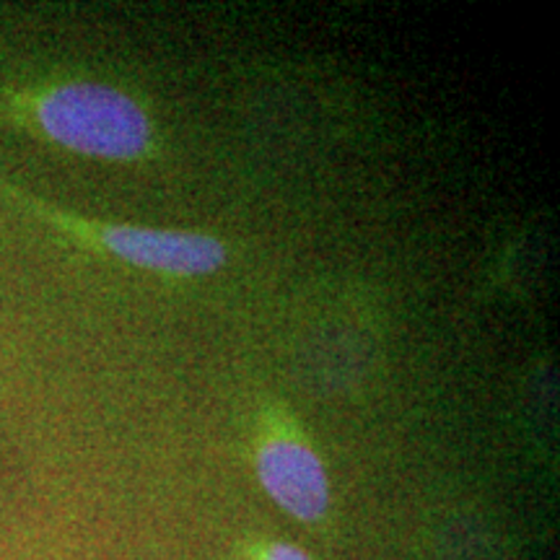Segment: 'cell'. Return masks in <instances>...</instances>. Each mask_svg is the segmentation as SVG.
Masks as SVG:
<instances>
[{
  "mask_svg": "<svg viewBox=\"0 0 560 560\" xmlns=\"http://www.w3.org/2000/svg\"><path fill=\"white\" fill-rule=\"evenodd\" d=\"M262 560H312V558H310V552L301 550L299 545L276 542V545H270L268 550H265Z\"/></svg>",
  "mask_w": 560,
  "mask_h": 560,
  "instance_id": "4",
  "label": "cell"
},
{
  "mask_svg": "<svg viewBox=\"0 0 560 560\" xmlns=\"http://www.w3.org/2000/svg\"><path fill=\"white\" fill-rule=\"evenodd\" d=\"M3 112L58 149L102 161H136L151 149V120L122 89L102 81H58L11 91Z\"/></svg>",
  "mask_w": 560,
  "mask_h": 560,
  "instance_id": "1",
  "label": "cell"
},
{
  "mask_svg": "<svg viewBox=\"0 0 560 560\" xmlns=\"http://www.w3.org/2000/svg\"><path fill=\"white\" fill-rule=\"evenodd\" d=\"M0 198L13 202L21 210H30V213L39 215L75 240L96 244L112 257L136 265V268L170 272V276H208V272H215L226 265V247L215 236L195 234V231L83 221L47 206V202H39L37 198H30L5 182H0Z\"/></svg>",
  "mask_w": 560,
  "mask_h": 560,
  "instance_id": "2",
  "label": "cell"
},
{
  "mask_svg": "<svg viewBox=\"0 0 560 560\" xmlns=\"http://www.w3.org/2000/svg\"><path fill=\"white\" fill-rule=\"evenodd\" d=\"M257 478L265 493L299 522L325 520L330 480L322 459L296 439H270L257 452Z\"/></svg>",
  "mask_w": 560,
  "mask_h": 560,
  "instance_id": "3",
  "label": "cell"
}]
</instances>
